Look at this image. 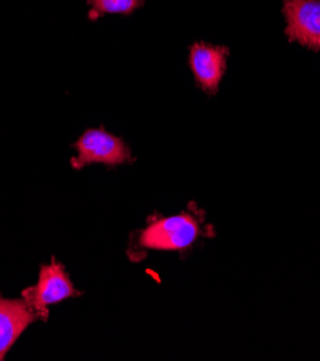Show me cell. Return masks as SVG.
<instances>
[{
  "instance_id": "6da1fadb",
  "label": "cell",
  "mask_w": 320,
  "mask_h": 361,
  "mask_svg": "<svg viewBox=\"0 0 320 361\" xmlns=\"http://www.w3.org/2000/svg\"><path fill=\"white\" fill-rule=\"evenodd\" d=\"M201 235L199 222L189 213L159 218L148 224L138 235V245L153 250L182 252L192 246Z\"/></svg>"
},
{
  "instance_id": "7a4b0ae2",
  "label": "cell",
  "mask_w": 320,
  "mask_h": 361,
  "mask_svg": "<svg viewBox=\"0 0 320 361\" xmlns=\"http://www.w3.org/2000/svg\"><path fill=\"white\" fill-rule=\"evenodd\" d=\"M77 156L71 160L74 169H83L88 164L119 166L131 161V154L126 142L104 130H87L76 142Z\"/></svg>"
},
{
  "instance_id": "3957f363",
  "label": "cell",
  "mask_w": 320,
  "mask_h": 361,
  "mask_svg": "<svg viewBox=\"0 0 320 361\" xmlns=\"http://www.w3.org/2000/svg\"><path fill=\"white\" fill-rule=\"evenodd\" d=\"M80 295L81 293L76 290L65 268L55 259H52L49 265L41 268L38 283L26 288L22 293V297L41 315L42 321L48 319V307L51 304Z\"/></svg>"
},
{
  "instance_id": "277c9868",
  "label": "cell",
  "mask_w": 320,
  "mask_h": 361,
  "mask_svg": "<svg viewBox=\"0 0 320 361\" xmlns=\"http://www.w3.org/2000/svg\"><path fill=\"white\" fill-rule=\"evenodd\" d=\"M283 13L288 38L320 51V0H284Z\"/></svg>"
},
{
  "instance_id": "5b68a950",
  "label": "cell",
  "mask_w": 320,
  "mask_h": 361,
  "mask_svg": "<svg viewBox=\"0 0 320 361\" xmlns=\"http://www.w3.org/2000/svg\"><path fill=\"white\" fill-rule=\"evenodd\" d=\"M228 49L208 44H195L189 51V65L198 85L208 94H215L227 69Z\"/></svg>"
},
{
  "instance_id": "8992f818",
  "label": "cell",
  "mask_w": 320,
  "mask_h": 361,
  "mask_svg": "<svg viewBox=\"0 0 320 361\" xmlns=\"http://www.w3.org/2000/svg\"><path fill=\"white\" fill-rule=\"evenodd\" d=\"M42 321L26 300H8L0 294V361L35 321Z\"/></svg>"
},
{
  "instance_id": "52a82bcc",
  "label": "cell",
  "mask_w": 320,
  "mask_h": 361,
  "mask_svg": "<svg viewBox=\"0 0 320 361\" xmlns=\"http://www.w3.org/2000/svg\"><path fill=\"white\" fill-rule=\"evenodd\" d=\"M88 4L90 18L97 19L102 15H130L141 6L143 0H88Z\"/></svg>"
}]
</instances>
